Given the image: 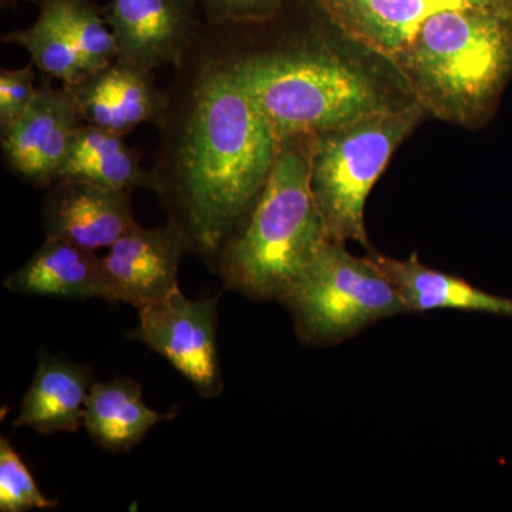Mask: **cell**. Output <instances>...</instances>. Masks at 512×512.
Returning a JSON list of instances; mask_svg holds the SVG:
<instances>
[{
    "label": "cell",
    "mask_w": 512,
    "mask_h": 512,
    "mask_svg": "<svg viewBox=\"0 0 512 512\" xmlns=\"http://www.w3.org/2000/svg\"><path fill=\"white\" fill-rule=\"evenodd\" d=\"M5 286L25 296L101 299L100 256L63 239L46 238L29 261L8 275Z\"/></svg>",
    "instance_id": "obj_16"
},
{
    "label": "cell",
    "mask_w": 512,
    "mask_h": 512,
    "mask_svg": "<svg viewBox=\"0 0 512 512\" xmlns=\"http://www.w3.org/2000/svg\"><path fill=\"white\" fill-rule=\"evenodd\" d=\"M281 303L306 345L332 346L363 329L407 313L392 282L369 258L329 239Z\"/></svg>",
    "instance_id": "obj_6"
},
{
    "label": "cell",
    "mask_w": 512,
    "mask_h": 512,
    "mask_svg": "<svg viewBox=\"0 0 512 512\" xmlns=\"http://www.w3.org/2000/svg\"><path fill=\"white\" fill-rule=\"evenodd\" d=\"M79 50L89 74L109 66L119 57L113 32L103 8L94 0H47ZM37 3V2H36Z\"/></svg>",
    "instance_id": "obj_20"
},
{
    "label": "cell",
    "mask_w": 512,
    "mask_h": 512,
    "mask_svg": "<svg viewBox=\"0 0 512 512\" xmlns=\"http://www.w3.org/2000/svg\"><path fill=\"white\" fill-rule=\"evenodd\" d=\"M190 252L180 229L136 225L100 256L101 299L137 308L161 301L180 289L178 269Z\"/></svg>",
    "instance_id": "obj_10"
},
{
    "label": "cell",
    "mask_w": 512,
    "mask_h": 512,
    "mask_svg": "<svg viewBox=\"0 0 512 512\" xmlns=\"http://www.w3.org/2000/svg\"><path fill=\"white\" fill-rule=\"evenodd\" d=\"M390 63L427 114L483 126L512 77V0L436 13Z\"/></svg>",
    "instance_id": "obj_3"
},
{
    "label": "cell",
    "mask_w": 512,
    "mask_h": 512,
    "mask_svg": "<svg viewBox=\"0 0 512 512\" xmlns=\"http://www.w3.org/2000/svg\"><path fill=\"white\" fill-rule=\"evenodd\" d=\"M123 136L84 123L74 134L57 181H82L133 194L140 188L151 190L150 168L144 167L136 150Z\"/></svg>",
    "instance_id": "obj_18"
},
{
    "label": "cell",
    "mask_w": 512,
    "mask_h": 512,
    "mask_svg": "<svg viewBox=\"0 0 512 512\" xmlns=\"http://www.w3.org/2000/svg\"><path fill=\"white\" fill-rule=\"evenodd\" d=\"M32 64L0 70V134H5L26 113L35 99L36 74Z\"/></svg>",
    "instance_id": "obj_23"
},
{
    "label": "cell",
    "mask_w": 512,
    "mask_h": 512,
    "mask_svg": "<svg viewBox=\"0 0 512 512\" xmlns=\"http://www.w3.org/2000/svg\"><path fill=\"white\" fill-rule=\"evenodd\" d=\"M37 18L29 28L13 30L2 37L3 43L25 49L32 59L33 66L43 76L59 80L64 86L79 83L89 76L79 50L72 37L47 0H37Z\"/></svg>",
    "instance_id": "obj_19"
},
{
    "label": "cell",
    "mask_w": 512,
    "mask_h": 512,
    "mask_svg": "<svg viewBox=\"0 0 512 512\" xmlns=\"http://www.w3.org/2000/svg\"><path fill=\"white\" fill-rule=\"evenodd\" d=\"M23 2L36 3L37 0H0V3H2L3 8H13V6H18L19 3Z\"/></svg>",
    "instance_id": "obj_24"
},
{
    "label": "cell",
    "mask_w": 512,
    "mask_h": 512,
    "mask_svg": "<svg viewBox=\"0 0 512 512\" xmlns=\"http://www.w3.org/2000/svg\"><path fill=\"white\" fill-rule=\"evenodd\" d=\"M46 190L40 215L46 238L97 252L138 224L131 192L82 181H56Z\"/></svg>",
    "instance_id": "obj_11"
},
{
    "label": "cell",
    "mask_w": 512,
    "mask_h": 512,
    "mask_svg": "<svg viewBox=\"0 0 512 512\" xmlns=\"http://www.w3.org/2000/svg\"><path fill=\"white\" fill-rule=\"evenodd\" d=\"M165 90L151 191L190 254L215 272L222 249L264 191L279 144L201 37Z\"/></svg>",
    "instance_id": "obj_1"
},
{
    "label": "cell",
    "mask_w": 512,
    "mask_h": 512,
    "mask_svg": "<svg viewBox=\"0 0 512 512\" xmlns=\"http://www.w3.org/2000/svg\"><path fill=\"white\" fill-rule=\"evenodd\" d=\"M367 258L392 282L407 313L454 309L512 318V299L485 292L460 276L421 264L417 254L409 259H394L370 248Z\"/></svg>",
    "instance_id": "obj_14"
},
{
    "label": "cell",
    "mask_w": 512,
    "mask_h": 512,
    "mask_svg": "<svg viewBox=\"0 0 512 512\" xmlns=\"http://www.w3.org/2000/svg\"><path fill=\"white\" fill-rule=\"evenodd\" d=\"M218 296L190 299L181 289L137 308V328L127 338L163 356L195 387L214 399L224 392L217 342Z\"/></svg>",
    "instance_id": "obj_7"
},
{
    "label": "cell",
    "mask_w": 512,
    "mask_h": 512,
    "mask_svg": "<svg viewBox=\"0 0 512 512\" xmlns=\"http://www.w3.org/2000/svg\"><path fill=\"white\" fill-rule=\"evenodd\" d=\"M320 22L258 42L242 23L208 25L201 40L234 76L281 144L416 101L386 59ZM379 56V55H377Z\"/></svg>",
    "instance_id": "obj_2"
},
{
    "label": "cell",
    "mask_w": 512,
    "mask_h": 512,
    "mask_svg": "<svg viewBox=\"0 0 512 512\" xmlns=\"http://www.w3.org/2000/svg\"><path fill=\"white\" fill-rule=\"evenodd\" d=\"M103 13L117 59L151 72L180 67L205 28L194 0H109Z\"/></svg>",
    "instance_id": "obj_8"
},
{
    "label": "cell",
    "mask_w": 512,
    "mask_h": 512,
    "mask_svg": "<svg viewBox=\"0 0 512 512\" xmlns=\"http://www.w3.org/2000/svg\"><path fill=\"white\" fill-rule=\"evenodd\" d=\"M208 25L264 22L278 15L291 0H194Z\"/></svg>",
    "instance_id": "obj_22"
},
{
    "label": "cell",
    "mask_w": 512,
    "mask_h": 512,
    "mask_svg": "<svg viewBox=\"0 0 512 512\" xmlns=\"http://www.w3.org/2000/svg\"><path fill=\"white\" fill-rule=\"evenodd\" d=\"M92 384L89 367L42 353L13 426L29 427L43 436L76 433L83 427Z\"/></svg>",
    "instance_id": "obj_15"
},
{
    "label": "cell",
    "mask_w": 512,
    "mask_h": 512,
    "mask_svg": "<svg viewBox=\"0 0 512 512\" xmlns=\"http://www.w3.org/2000/svg\"><path fill=\"white\" fill-rule=\"evenodd\" d=\"M83 124L69 89L43 76L29 109L2 134L3 165L30 187L49 188Z\"/></svg>",
    "instance_id": "obj_9"
},
{
    "label": "cell",
    "mask_w": 512,
    "mask_h": 512,
    "mask_svg": "<svg viewBox=\"0 0 512 512\" xmlns=\"http://www.w3.org/2000/svg\"><path fill=\"white\" fill-rule=\"evenodd\" d=\"M426 114L413 101L313 136L309 184L332 241L359 242L369 251L367 197Z\"/></svg>",
    "instance_id": "obj_5"
},
{
    "label": "cell",
    "mask_w": 512,
    "mask_h": 512,
    "mask_svg": "<svg viewBox=\"0 0 512 512\" xmlns=\"http://www.w3.org/2000/svg\"><path fill=\"white\" fill-rule=\"evenodd\" d=\"M312 146L313 136L279 144L264 191L218 259L215 274L252 301L281 302L330 239L309 184Z\"/></svg>",
    "instance_id": "obj_4"
},
{
    "label": "cell",
    "mask_w": 512,
    "mask_h": 512,
    "mask_svg": "<svg viewBox=\"0 0 512 512\" xmlns=\"http://www.w3.org/2000/svg\"><path fill=\"white\" fill-rule=\"evenodd\" d=\"M59 503L37 487L23 458L6 437L0 439V511L53 510Z\"/></svg>",
    "instance_id": "obj_21"
},
{
    "label": "cell",
    "mask_w": 512,
    "mask_h": 512,
    "mask_svg": "<svg viewBox=\"0 0 512 512\" xmlns=\"http://www.w3.org/2000/svg\"><path fill=\"white\" fill-rule=\"evenodd\" d=\"M66 87L84 123L123 137L141 124L157 127L167 107L153 72L120 59Z\"/></svg>",
    "instance_id": "obj_12"
},
{
    "label": "cell",
    "mask_w": 512,
    "mask_h": 512,
    "mask_svg": "<svg viewBox=\"0 0 512 512\" xmlns=\"http://www.w3.org/2000/svg\"><path fill=\"white\" fill-rule=\"evenodd\" d=\"M170 419L174 414L157 412L144 402L141 383L117 377L110 382H93L83 427L103 450L128 453L153 427Z\"/></svg>",
    "instance_id": "obj_17"
},
{
    "label": "cell",
    "mask_w": 512,
    "mask_h": 512,
    "mask_svg": "<svg viewBox=\"0 0 512 512\" xmlns=\"http://www.w3.org/2000/svg\"><path fill=\"white\" fill-rule=\"evenodd\" d=\"M326 18L369 52L392 60L436 13L484 0H312Z\"/></svg>",
    "instance_id": "obj_13"
}]
</instances>
